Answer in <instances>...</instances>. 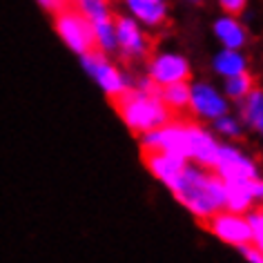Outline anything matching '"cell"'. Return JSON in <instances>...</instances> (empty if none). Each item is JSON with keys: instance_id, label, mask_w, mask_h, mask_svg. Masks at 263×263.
Returning a JSON list of instances; mask_svg holds the SVG:
<instances>
[{"instance_id": "obj_14", "label": "cell", "mask_w": 263, "mask_h": 263, "mask_svg": "<svg viewBox=\"0 0 263 263\" xmlns=\"http://www.w3.org/2000/svg\"><path fill=\"white\" fill-rule=\"evenodd\" d=\"M134 16H139L145 25H161L165 21V5L163 0H127Z\"/></svg>"}, {"instance_id": "obj_25", "label": "cell", "mask_w": 263, "mask_h": 263, "mask_svg": "<svg viewBox=\"0 0 263 263\" xmlns=\"http://www.w3.org/2000/svg\"><path fill=\"white\" fill-rule=\"evenodd\" d=\"M41 5L45 9H49V11H61V9H65V7H74L71 5V0H41Z\"/></svg>"}, {"instance_id": "obj_18", "label": "cell", "mask_w": 263, "mask_h": 263, "mask_svg": "<svg viewBox=\"0 0 263 263\" xmlns=\"http://www.w3.org/2000/svg\"><path fill=\"white\" fill-rule=\"evenodd\" d=\"M74 3H76V9L81 11L91 25L103 23V21H111L107 0H71V5Z\"/></svg>"}, {"instance_id": "obj_4", "label": "cell", "mask_w": 263, "mask_h": 263, "mask_svg": "<svg viewBox=\"0 0 263 263\" xmlns=\"http://www.w3.org/2000/svg\"><path fill=\"white\" fill-rule=\"evenodd\" d=\"M214 172H219V176L226 183L228 181H252V179H256L254 163L234 147H219Z\"/></svg>"}, {"instance_id": "obj_5", "label": "cell", "mask_w": 263, "mask_h": 263, "mask_svg": "<svg viewBox=\"0 0 263 263\" xmlns=\"http://www.w3.org/2000/svg\"><path fill=\"white\" fill-rule=\"evenodd\" d=\"M205 226L210 228V232L216 234L221 241L230 243V246H246V243H252V234H250L248 221L241 219L236 214H221L216 212L212 216L205 219Z\"/></svg>"}, {"instance_id": "obj_20", "label": "cell", "mask_w": 263, "mask_h": 263, "mask_svg": "<svg viewBox=\"0 0 263 263\" xmlns=\"http://www.w3.org/2000/svg\"><path fill=\"white\" fill-rule=\"evenodd\" d=\"M250 91H252V78H250L246 71L243 74H236V76H230L226 78V94L234 101H241L246 98Z\"/></svg>"}, {"instance_id": "obj_16", "label": "cell", "mask_w": 263, "mask_h": 263, "mask_svg": "<svg viewBox=\"0 0 263 263\" xmlns=\"http://www.w3.org/2000/svg\"><path fill=\"white\" fill-rule=\"evenodd\" d=\"M214 67H216L219 74L230 78V76H236V74H243V71H246V61H243V56L239 54V51L226 49L223 54L216 56Z\"/></svg>"}, {"instance_id": "obj_23", "label": "cell", "mask_w": 263, "mask_h": 263, "mask_svg": "<svg viewBox=\"0 0 263 263\" xmlns=\"http://www.w3.org/2000/svg\"><path fill=\"white\" fill-rule=\"evenodd\" d=\"M221 3V7L228 11L230 16H239L243 9H246V5H248V0H219Z\"/></svg>"}, {"instance_id": "obj_9", "label": "cell", "mask_w": 263, "mask_h": 263, "mask_svg": "<svg viewBox=\"0 0 263 263\" xmlns=\"http://www.w3.org/2000/svg\"><path fill=\"white\" fill-rule=\"evenodd\" d=\"M114 23V36H116V47L123 49L125 56H143L145 54V41L139 31L134 21L125 16H118Z\"/></svg>"}, {"instance_id": "obj_19", "label": "cell", "mask_w": 263, "mask_h": 263, "mask_svg": "<svg viewBox=\"0 0 263 263\" xmlns=\"http://www.w3.org/2000/svg\"><path fill=\"white\" fill-rule=\"evenodd\" d=\"M94 38H96V47L101 51H111L116 49V36H114V23L111 21H103V23H94Z\"/></svg>"}, {"instance_id": "obj_2", "label": "cell", "mask_w": 263, "mask_h": 263, "mask_svg": "<svg viewBox=\"0 0 263 263\" xmlns=\"http://www.w3.org/2000/svg\"><path fill=\"white\" fill-rule=\"evenodd\" d=\"M170 190L190 212H194L203 221L219 212L226 201V183L221 176L203 174L190 165H185V170L170 185Z\"/></svg>"}, {"instance_id": "obj_10", "label": "cell", "mask_w": 263, "mask_h": 263, "mask_svg": "<svg viewBox=\"0 0 263 263\" xmlns=\"http://www.w3.org/2000/svg\"><path fill=\"white\" fill-rule=\"evenodd\" d=\"M190 105H192L196 114L205 118H219V116H226L228 111L226 101L210 85H196L194 89H190Z\"/></svg>"}, {"instance_id": "obj_17", "label": "cell", "mask_w": 263, "mask_h": 263, "mask_svg": "<svg viewBox=\"0 0 263 263\" xmlns=\"http://www.w3.org/2000/svg\"><path fill=\"white\" fill-rule=\"evenodd\" d=\"M243 116H246V123L250 127H254V129L263 127V94H261V89H252L246 96Z\"/></svg>"}, {"instance_id": "obj_12", "label": "cell", "mask_w": 263, "mask_h": 263, "mask_svg": "<svg viewBox=\"0 0 263 263\" xmlns=\"http://www.w3.org/2000/svg\"><path fill=\"white\" fill-rule=\"evenodd\" d=\"M250 205H252L250 181H228L226 183V201H223V208H228L232 214H239V212H248Z\"/></svg>"}, {"instance_id": "obj_24", "label": "cell", "mask_w": 263, "mask_h": 263, "mask_svg": "<svg viewBox=\"0 0 263 263\" xmlns=\"http://www.w3.org/2000/svg\"><path fill=\"white\" fill-rule=\"evenodd\" d=\"M241 252L246 254V259L250 263H263V256H261V248L252 246V243H246V246H241Z\"/></svg>"}, {"instance_id": "obj_1", "label": "cell", "mask_w": 263, "mask_h": 263, "mask_svg": "<svg viewBox=\"0 0 263 263\" xmlns=\"http://www.w3.org/2000/svg\"><path fill=\"white\" fill-rule=\"evenodd\" d=\"M111 101H114V107L121 114V118L127 123V127L139 132V134L159 129L179 118L163 105L154 83H143L139 89L127 87L123 94L114 96Z\"/></svg>"}, {"instance_id": "obj_22", "label": "cell", "mask_w": 263, "mask_h": 263, "mask_svg": "<svg viewBox=\"0 0 263 263\" xmlns=\"http://www.w3.org/2000/svg\"><path fill=\"white\" fill-rule=\"evenodd\" d=\"M214 125H216V129L221 132V134H226V136H236L239 134V125H236L232 118H226V116H219V118H214Z\"/></svg>"}, {"instance_id": "obj_3", "label": "cell", "mask_w": 263, "mask_h": 263, "mask_svg": "<svg viewBox=\"0 0 263 263\" xmlns=\"http://www.w3.org/2000/svg\"><path fill=\"white\" fill-rule=\"evenodd\" d=\"M56 29L63 41L81 56L91 54V51L98 49L91 23L74 7H65L61 11H56Z\"/></svg>"}, {"instance_id": "obj_15", "label": "cell", "mask_w": 263, "mask_h": 263, "mask_svg": "<svg viewBox=\"0 0 263 263\" xmlns=\"http://www.w3.org/2000/svg\"><path fill=\"white\" fill-rule=\"evenodd\" d=\"M214 31H216V38L226 45V49H239L246 45V31L234 18H221L219 23L214 25Z\"/></svg>"}, {"instance_id": "obj_13", "label": "cell", "mask_w": 263, "mask_h": 263, "mask_svg": "<svg viewBox=\"0 0 263 263\" xmlns=\"http://www.w3.org/2000/svg\"><path fill=\"white\" fill-rule=\"evenodd\" d=\"M190 89L192 87L187 85V81L163 85V89H159V98L172 114H179L181 109H185L190 105Z\"/></svg>"}, {"instance_id": "obj_21", "label": "cell", "mask_w": 263, "mask_h": 263, "mask_svg": "<svg viewBox=\"0 0 263 263\" xmlns=\"http://www.w3.org/2000/svg\"><path fill=\"white\" fill-rule=\"evenodd\" d=\"M248 228H250V234H252V241L256 248L263 246V214L261 210H252L248 216Z\"/></svg>"}, {"instance_id": "obj_8", "label": "cell", "mask_w": 263, "mask_h": 263, "mask_svg": "<svg viewBox=\"0 0 263 263\" xmlns=\"http://www.w3.org/2000/svg\"><path fill=\"white\" fill-rule=\"evenodd\" d=\"M149 76L156 85H172V83H181L190 78V65L185 58L174 56V54H165L159 56L149 67Z\"/></svg>"}, {"instance_id": "obj_26", "label": "cell", "mask_w": 263, "mask_h": 263, "mask_svg": "<svg viewBox=\"0 0 263 263\" xmlns=\"http://www.w3.org/2000/svg\"><path fill=\"white\" fill-rule=\"evenodd\" d=\"M194 3H196V0H194Z\"/></svg>"}, {"instance_id": "obj_11", "label": "cell", "mask_w": 263, "mask_h": 263, "mask_svg": "<svg viewBox=\"0 0 263 263\" xmlns=\"http://www.w3.org/2000/svg\"><path fill=\"white\" fill-rule=\"evenodd\" d=\"M219 145L208 132H203L196 125H190V159H196L201 165L214 170Z\"/></svg>"}, {"instance_id": "obj_7", "label": "cell", "mask_w": 263, "mask_h": 263, "mask_svg": "<svg viewBox=\"0 0 263 263\" xmlns=\"http://www.w3.org/2000/svg\"><path fill=\"white\" fill-rule=\"evenodd\" d=\"M83 65L87 67L89 74L96 78V83L101 85V87L107 91L111 98L118 96V94H123V91L127 89V87H125L123 76L118 74V69H114L107 61H105V56L101 54V51H91V54H85V56H83Z\"/></svg>"}, {"instance_id": "obj_6", "label": "cell", "mask_w": 263, "mask_h": 263, "mask_svg": "<svg viewBox=\"0 0 263 263\" xmlns=\"http://www.w3.org/2000/svg\"><path fill=\"white\" fill-rule=\"evenodd\" d=\"M143 163L156 179H161L170 187L185 170L187 159L172 152H163V149H143Z\"/></svg>"}]
</instances>
